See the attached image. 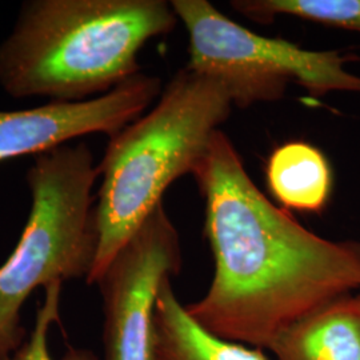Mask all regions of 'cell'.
Wrapping results in <instances>:
<instances>
[{
	"mask_svg": "<svg viewBox=\"0 0 360 360\" xmlns=\"http://www.w3.org/2000/svg\"><path fill=\"white\" fill-rule=\"evenodd\" d=\"M63 283H52L44 288V300L26 343L4 360H55L49 348V334L55 323L60 322V295ZM62 360H99L89 349L68 348Z\"/></svg>",
	"mask_w": 360,
	"mask_h": 360,
	"instance_id": "12",
	"label": "cell"
},
{
	"mask_svg": "<svg viewBox=\"0 0 360 360\" xmlns=\"http://www.w3.org/2000/svg\"><path fill=\"white\" fill-rule=\"evenodd\" d=\"M181 262L179 233L162 203L96 283L103 297V360H154L158 299Z\"/></svg>",
	"mask_w": 360,
	"mask_h": 360,
	"instance_id": "6",
	"label": "cell"
},
{
	"mask_svg": "<svg viewBox=\"0 0 360 360\" xmlns=\"http://www.w3.org/2000/svg\"><path fill=\"white\" fill-rule=\"evenodd\" d=\"M193 175L214 274L206 294L184 307L205 330L266 351L292 324L359 292V242L322 238L275 206L220 129Z\"/></svg>",
	"mask_w": 360,
	"mask_h": 360,
	"instance_id": "1",
	"label": "cell"
},
{
	"mask_svg": "<svg viewBox=\"0 0 360 360\" xmlns=\"http://www.w3.org/2000/svg\"><path fill=\"white\" fill-rule=\"evenodd\" d=\"M154 360H271L264 349L211 334L188 315L174 291L163 284L155 316Z\"/></svg>",
	"mask_w": 360,
	"mask_h": 360,
	"instance_id": "9",
	"label": "cell"
},
{
	"mask_svg": "<svg viewBox=\"0 0 360 360\" xmlns=\"http://www.w3.org/2000/svg\"><path fill=\"white\" fill-rule=\"evenodd\" d=\"M356 297H358V300H359V303H360V291H359V292H356Z\"/></svg>",
	"mask_w": 360,
	"mask_h": 360,
	"instance_id": "13",
	"label": "cell"
},
{
	"mask_svg": "<svg viewBox=\"0 0 360 360\" xmlns=\"http://www.w3.org/2000/svg\"><path fill=\"white\" fill-rule=\"evenodd\" d=\"M159 77L138 74L102 96L50 102L30 110H0V162L37 156L91 134L110 138L142 116L162 94Z\"/></svg>",
	"mask_w": 360,
	"mask_h": 360,
	"instance_id": "7",
	"label": "cell"
},
{
	"mask_svg": "<svg viewBox=\"0 0 360 360\" xmlns=\"http://www.w3.org/2000/svg\"><path fill=\"white\" fill-rule=\"evenodd\" d=\"M231 107L218 80L186 65L150 110L110 138L98 165L99 242L87 284L98 283L122 247L162 205L168 187L193 175Z\"/></svg>",
	"mask_w": 360,
	"mask_h": 360,
	"instance_id": "3",
	"label": "cell"
},
{
	"mask_svg": "<svg viewBox=\"0 0 360 360\" xmlns=\"http://www.w3.org/2000/svg\"><path fill=\"white\" fill-rule=\"evenodd\" d=\"M99 169L86 143L34 156L26 179L31 207L11 255L0 266V360L23 343L20 312L37 288L90 278L98 252Z\"/></svg>",
	"mask_w": 360,
	"mask_h": 360,
	"instance_id": "4",
	"label": "cell"
},
{
	"mask_svg": "<svg viewBox=\"0 0 360 360\" xmlns=\"http://www.w3.org/2000/svg\"><path fill=\"white\" fill-rule=\"evenodd\" d=\"M232 8L269 25L276 16H292L322 26L360 32V0H236Z\"/></svg>",
	"mask_w": 360,
	"mask_h": 360,
	"instance_id": "11",
	"label": "cell"
},
{
	"mask_svg": "<svg viewBox=\"0 0 360 360\" xmlns=\"http://www.w3.org/2000/svg\"><path fill=\"white\" fill-rule=\"evenodd\" d=\"M269 351L276 360H360V303L342 296L292 324Z\"/></svg>",
	"mask_w": 360,
	"mask_h": 360,
	"instance_id": "8",
	"label": "cell"
},
{
	"mask_svg": "<svg viewBox=\"0 0 360 360\" xmlns=\"http://www.w3.org/2000/svg\"><path fill=\"white\" fill-rule=\"evenodd\" d=\"M190 38L193 71L218 80L232 105L245 108L282 99L290 84L314 96L328 92L360 94V77L346 65L355 56L339 50H306L235 23L207 0L169 1Z\"/></svg>",
	"mask_w": 360,
	"mask_h": 360,
	"instance_id": "5",
	"label": "cell"
},
{
	"mask_svg": "<svg viewBox=\"0 0 360 360\" xmlns=\"http://www.w3.org/2000/svg\"><path fill=\"white\" fill-rule=\"evenodd\" d=\"M271 195L287 211L321 214L334 190L333 168L309 143L287 142L271 153L266 166Z\"/></svg>",
	"mask_w": 360,
	"mask_h": 360,
	"instance_id": "10",
	"label": "cell"
},
{
	"mask_svg": "<svg viewBox=\"0 0 360 360\" xmlns=\"http://www.w3.org/2000/svg\"><path fill=\"white\" fill-rule=\"evenodd\" d=\"M178 20L165 0H26L0 43V87L51 102L102 96L141 74L146 43Z\"/></svg>",
	"mask_w": 360,
	"mask_h": 360,
	"instance_id": "2",
	"label": "cell"
}]
</instances>
